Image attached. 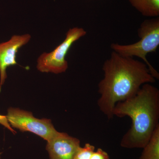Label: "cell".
I'll return each mask as SVG.
<instances>
[{"label":"cell","mask_w":159,"mask_h":159,"mask_svg":"<svg viewBox=\"0 0 159 159\" xmlns=\"http://www.w3.org/2000/svg\"><path fill=\"white\" fill-rule=\"evenodd\" d=\"M102 70L104 77L98 84L97 105L108 119L114 117L116 103L135 96L143 84L156 81L145 62L114 51L103 64Z\"/></svg>","instance_id":"6da1fadb"},{"label":"cell","mask_w":159,"mask_h":159,"mask_svg":"<svg viewBox=\"0 0 159 159\" xmlns=\"http://www.w3.org/2000/svg\"><path fill=\"white\" fill-rule=\"evenodd\" d=\"M113 116L131 119L130 128L122 137L120 145L126 148H143L159 125V90L145 84L135 96L116 103Z\"/></svg>","instance_id":"7a4b0ae2"},{"label":"cell","mask_w":159,"mask_h":159,"mask_svg":"<svg viewBox=\"0 0 159 159\" xmlns=\"http://www.w3.org/2000/svg\"><path fill=\"white\" fill-rule=\"evenodd\" d=\"M140 40L132 44L120 45L112 43L113 51L124 57H137L141 58L148 67L151 74L156 79H159L157 71L147 60L146 56L156 52L159 46V18L158 17L146 20L141 24L138 30Z\"/></svg>","instance_id":"3957f363"},{"label":"cell","mask_w":159,"mask_h":159,"mask_svg":"<svg viewBox=\"0 0 159 159\" xmlns=\"http://www.w3.org/2000/svg\"><path fill=\"white\" fill-rule=\"evenodd\" d=\"M86 31L81 28H71L66 34L63 41L53 51L43 53L37 59L36 67L43 73L59 74L65 72L68 68L66 56L74 43L85 36Z\"/></svg>","instance_id":"277c9868"},{"label":"cell","mask_w":159,"mask_h":159,"mask_svg":"<svg viewBox=\"0 0 159 159\" xmlns=\"http://www.w3.org/2000/svg\"><path fill=\"white\" fill-rule=\"evenodd\" d=\"M6 117L12 128L17 129L21 131L32 133L47 142L57 132L50 119H37L32 113L20 109L10 107Z\"/></svg>","instance_id":"5b68a950"},{"label":"cell","mask_w":159,"mask_h":159,"mask_svg":"<svg viewBox=\"0 0 159 159\" xmlns=\"http://www.w3.org/2000/svg\"><path fill=\"white\" fill-rule=\"evenodd\" d=\"M31 39V35L29 34L14 35L8 41L0 43V92L7 78V68L18 64V51Z\"/></svg>","instance_id":"8992f818"},{"label":"cell","mask_w":159,"mask_h":159,"mask_svg":"<svg viewBox=\"0 0 159 159\" xmlns=\"http://www.w3.org/2000/svg\"><path fill=\"white\" fill-rule=\"evenodd\" d=\"M80 141L65 133L57 131L47 142L46 150L50 159H74L80 147Z\"/></svg>","instance_id":"52a82bcc"},{"label":"cell","mask_w":159,"mask_h":159,"mask_svg":"<svg viewBox=\"0 0 159 159\" xmlns=\"http://www.w3.org/2000/svg\"><path fill=\"white\" fill-rule=\"evenodd\" d=\"M131 5L144 16L157 17L159 0H129Z\"/></svg>","instance_id":"ba28073f"},{"label":"cell","mask_w":159,"mask_h":159,"mask_svg":"<svg viewBox=\"0 0 159 159\" xmlns=\"http://www.w3.org/2000/svg\"><path fill=\"white\" fill-rule=\"evenodd\" d=\"M140 159H159V125L144 147Z\"/></svg>","instance_id":"9c48e42d"},{"label":"cell","mask_w":159,"mask_h":159,"mask_svg":"<svg viewBox=\"0 0 159 159\" xmlns=\"http://www.w3.org/2000/svg\"><path fill=\"white\" fill-rule=\"evenodd\" d=\"M95 147L90 143H86L83 147L80 146L78 149L74 159H90L95 151Z\"/></svg>","instance_id":"30bf717a"},{"label":"cell","mask_w":159,"mask_h":159,"mask_svg":"<svg viewBox=\"0 0 159 159\" xmlns=\"http://www.w3.org/2000/svg\"><path fill=\"white\" fill-rule=\"evenodd\" d=\"M90 159H110V157L106 152L102 148H99L96 151L94 152Z\"/></svg>","instance_id":"8fae6325"},{"label":"cell","mask_w":159,"mask_h":159,"mask_svg":"<svg viewBox=\"0 0 159 159\" xmlns=\"http://www.w3.org/2000/svg\"><path fill=\"white\" fill-rule=\"evenodd\" d=\"M0 124L5 126L6 128L8 129L12 133L15 134L16 133L15 131L14 130V129L9 125L7 118H6V116L0 115Z\"/></svg>","instance_id":"7c38bea8"},{"label":"cell","mask_w":159,"mask_h":159,"mask_svg":"<svg viewBox=\"0 0 159 159\" xmlns=\"http://www.w3.org/2000/svg\"><path fill=\"white\" fill-rule=\"evenodd\" d=\"M2 152H0V159H1V155H2Z\"/></svg>","instance_id":"4fadbf2b"}]
</instances>
